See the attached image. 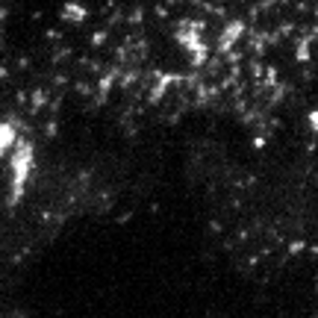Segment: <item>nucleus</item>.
<instances>
[{"mask_svg": "<svg viewBox=\"0 0 318 318\" xmlns=\"http://www.w3.org/2000/svg\"><path fill=\"white\" fill-rule=\"evenodd\" d=\"M62 21H71V24H83L85 18H89V9L85 6H80L77 0H68L65 6H62Z\"/></svg>", "mask_w": 318, "mask_h": 318, "instance_id": "3", "label": "nucleus"}, {"mask_svg": "<svg viewBox=\"0 0 318 318\" xmlns=\"http://www.w3.org/2000/svg\"><path fill=\"white\" fill-rule=\"evenodd\" d=\"M245 30H248V24L245 21H227V27H224V33H221V53H230V47H236V42L245 36Z\"/></svg>", "mask_w": 318, "mask_h": 318, "instance_id": "2", "label": "nucleus"}, {"mask_svg": "<svg viewBox=\"0 0 318 318\" xmlns=\"http://www.w3.org/2000/svg\"><path fill=\"white\" fill-rule=\"evenodd\" d=\"M30 168H33V148L27 141H18L15 144V159H12V197H9V204L21 200L24 183L30 177Z\"/></svg>", "mask_w": 318, "mask_h": 318, "instance_id": "1", "label": "nucleus"}, {"mask_svg": "<svg viewBox=\"0 0 318 318\" xmlns=\"http://www.w3.org/2000/svg\"><path fill=\"white\" fill-rule=\"evenodd\" d=\"M106 42V33H103V30H100V33H95V36H92V44H95V47H100V44Z\"/></svg>", "mask_w": 318, "mask_h": 318, "instance_id": "6", "label": "nucleus"}, {"mask_svg": "<svg viewBox=\"0 0 318 318\" xmlns=\"http://www.w3.org/2000/svg\"><path fill=\"white\" fill-rule=\"evenodd\" d=\"M141 18H144V9H133V12H130V24H138Z\"/></svg>", "mask_w": 318, "mask_h": 318, "instance_id": "7", "label": "nucleus"}, {"mask_svg": "<svg viewBox=\"0 0 318 318\" xmlns=\"http://www.w3.org/2000/svg\"><path fill=\"white\" fill-rule=\"evenodd\" d=\"M268 3H280V0H268ZM283 3H289V0H283Z\"/></svg>", "mask_w": 318, "mask_h": 318, "instance_id": "8", "label": "nucleus"}, {"mask_svg": "<svg viewBox=\"0 0 318 318\" xmlns=\"http://www.w3.org/2000/svg\"><path fill=\"white\" fill-rule=\"evenodd\" d=\"M15 141H18V133H15V127L9 124V121H3V124H0V156L9 151Z\"/></svg>", "mask_w": 318, "mask_h": 318, "instance_id": "4", "label": "nucleus"}, {"mask_svg": "<svg viewBox=\"0 0 318 318\" xmlns=\"http://www.w3.org/2000/svg\"><path fill=\"white\" fill-rule=\"evenodd\" d=\"M309 53H312V50H309V42L301 39V42H298V50H295V59H298V62H309Z\"/></svg>", "mask_w": 318, "mask_h": 318, "instance_id": "5", "label": "nucleus"}]
</instances>
